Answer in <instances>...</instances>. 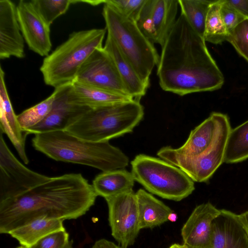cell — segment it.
Wrapping results in <instances>:
<instances>
[{
    "instance_id": "836d02e7",
    "label": "cell",
    "mask_w": 248,
    "mask_h": 248,
    "mask_svg": "<svg viewBox=\"0 0 248 248\" xmlns=\"http://www.w3.org/2000/svg\"><path fill=\"white\" fill-rule=\"evenodd\" d=\"M220 13L225 25L230 33L245 18L225 0H221Z\"/></svg>"
},
{
    "instance_id": "52a82bcc",
    "label": "cell",
    "mask_w": 248,
    "mask_h": 248,
    "mask_svg": "<svg viewBox=\"0 0 248 248\" xmlns=\"http://www.w3.org/2000/svg\"><path fill=\"white\" fill-rule=\"evenodd\" d=\"M131 165L135 181L163 199L180 201L195 190L194 182L186 173L161 158L139 154Z\"/></svg>"
},
{
    "instance_id": "4dcf8cb0",
    "label": "cell",
    "mask_w": 248,
    "mask_h": 248,
    "mask_svg": "<svg viewBox=\"0 0 248 248\" xmlns=\"http://www.w3.org/2000/svg\"><path fill=\"white\" fill-rule=\"evenodd\" d=\"M145 1V0H107L105 2L124 16L136 21Z\"/></svg>"
},
{
    "instance_id": "30bf717a",
    "label": "cell",
    "mask_w": 248,
    "mask_h": 248,
    "mask_svg": "<svg viewBox=\"0 0 248 248\" xmlns=\"http://www.w3.org/2000/svg\"><path fill=\"white\" fill-rule=\"evenodd\" d=\"M113 238L124 248L135 242L139 231V215L136 193L132 190L105 199Z\"/></svg>"
},
{
    "instance_id": "4316f807",
    "label": "cell",
    "mask_w": 248,
    "mask_h": 248,
    "mask_svg": "<svg viewBox=\"0 0 248 248\" xmlns=\"http://www.w3.org/2000/svg\"><path fill=\"white\" fill-rule=\"evenodd\" d=\"M183 14L192 28L203 38L206 16L215 0H178Z\"/></svg>"
},
{
    "instance_id": "44dd1931",
    "label": "cell",
    "mask_w": 248,
    "mask_h": 248,
    "mask_svg": "<svg viewBox=\"0 0 248 248\" xmlns=\"http://www.w3.org/2000/svg\"><path fill=\"white\" fill-rule=\"evenodd\" d=\"M139 215V227L153 228L168 221L173 211L161 201L143 189L136 193Z\"/></svg>"
},
{
    "instance_id": "6da1fadb",
    "label": "cell",
    "mask_w": 248,
    "mask_h": 248,
    "mask_svg": "<svg viewBox=\"0 0 248 248\" xmlns=\"http://www.w3.org/2000/svg\"><path fill=\"white\" fill-rule=\"evenodd\" d=\"M97 195L80 173L52 177L16 196L0 201V232L41 218H77L94 204Z\"/></svg>"
},
{
    "instance_id": "cb8c5ba5",
    "label": "cell",
    "mask_w": 248,
    "mask_h": 248,
    "mask_svg": "<svg viewBox=\"0 0 248 248\" xmlns=\"http://www.w3.org/2000/svg\"><path fill=\"white\" fill-rule=\"evenodd\" d=\"M63 220L41 218L11 231L9 234L22 246L29 248L53 232L65 230Z\"/></svg>"
},
{
    "instance_id": "f546056e",
    "label": "cell",
    "mask_w": 248,
    "mask_h": 248,
    "mask_svg": "<svg viewBox=\"0 0 248 248\" xmlns=\"http://www.w3.org/2000/svg\"><path fill=\"white\" fill-rule=\"evenodd\" d=\"M227 41L248 62V19H245L229 33Z\"/></svg>"
},
{
    "instance_id": "60d3db41",
    "label": "cell",
    "mask_w": 248,
    "mask_h": 248,
    "mask_svg": "<svg viewBox=\"0 0 248 248\" xmlns=\"http://www.w3.org/2000/svg\"><path fill=\"white\" fill-rule=\"evenodd\" d=\"M17 248H26L21 246L20 247H17ZM66 248H73L71 242H69V244L67 245V246L66 247Z\"/></svg>"
},
{
    "instance_id": "7a4b0ae2",
    "label": "cell",
    "mask_w": 248,
    "mask_h": 248,
    "mask_svg": "<svg viewBox=\"0 0 248 248\" xmlns=\"http://www.w3.org/2000/svg\"><path fill=\"white\" fill-rule=\"evenodd\" d=\"M157 69L162 89L180 96L221 88L224 76L204 39L182 14L161 47Z\"/></svg>"
},
{
    "instance_id": "d590c367",
    "label": "cell",
    "mask_w": 248,
    "mask_h": 248,
    "mask_svg": "<svg viewBox=\"0 0 248 248\" xmlns=\"http://www.w3.org/2000/svg\"><path fill=\"white\" fill-rule=\"evenodd\" d=\"M92 248H124L113 242L105 239H100L95 242Z\"/></svg>"
},
{
    "instance_id": "74e56055",
    "label": "cell",
    "mask_w": 248,
    "mask_h": 248,
    "mask_svg": "<svg viewBox=\"0 0 248 248\" xmlns=\"http://www.w3.org/2000/svg\"><path fill=\"white\" fill-rule=\"evenodd\" d=\"M105 1V0H78V2H85L93 6L104 4Z\"/></svg>"
},
{
    "instance_id": "9c48e42d",
    "label": "cell",
    "mask_w": 248,
    "mask_h": 248,
    "mask_svg": "<svg viewBox=\"0 0 248 248\" xmlns=\"http://www.w3.org/2000/svg\"><path fill=\"white\" fill-rule=\"evenodd\" d=\"M231 129L228 116L223 114L217 138L208 151L195 157H166L162 159L180 169L194 182H206L224 162L227 141Z\"/></svg>"
},
{
    "instance_id": "2e32d148",
    "label": "cell",
    "mask_w": 248,
    "mask_h": 248,
    "mask_svg": "<svg viewBox=\"0 0 248 248\" xmlns=\"http://www.w3.org/2000/svg\"><path fill=\"white\" fill-rule=\"evenodd\" d=\"M25 57L24 39L18 21L16 6L0 0V59Z\"/></svg>"
},
{
    "instance_id": "277c9868",
    "label": "cell",
    "mask_w": 248,
    "mask_h": 248,
    "mask_svg": "<svg viewBox=\"0 0 248 248\" xmlns=\"http://www.w3.org/2000/svg\"><path fill=\"white\" fill-rule=\"evenodd\" d=\"M107 30L74 31L43 60L40 70L47 85L57 88L72 83L80 68L98 48L102 47Z\"/></svg>"
},
{
    "instance_id": "8992f818",
    "label": "cell",
    "mask_w": 248,
    "mask_h": 248,
    "mask_svg": "<svg viewBox=\"0 0 248 248\" xmlns=\"http://www.w3.org/2000/svg\"><path fill=\"white\" fill-rule=\"evenodd\" d=\"M106 29L122 53L148 86L150 76L159 57L153 43L140 31L135 21L104 3L102 11Z\"/></svg>"
},
{
    "instance_id": "d6986e66",
    "label": "cell",
    "mask_w": 248,
    "mask_h": 248,
    "mask_svg": "<svg viewBox=\"0 0 248 248\" xmlns=\"http://www.w3.org/2000/svg\"><path fill=\"white\" fill-rule=\"evenodd\" d=\"M69 101L76 105L90 109L108 106L134 99L118 93L93 87L74 80L69 93Z\"/></svg>"
},
{
    "instance_id": "9a60e30c",
    "label": "cell",
    "mask_w": 248,
    "mask_h": 248,
    "mask_svg": "<svg viewBox=\"0 0 248 248\" xmlns=\"http://www.w3.org/2000/svg\"><path fill=\"white\" fill-rule=\"evenodd\" d=\"M210 202L197 206L181 229V235L188 248H212V223L220 214Z\"/></svg>"
},
{
    "instance_id": "ffe728a7",
    "label": "cell",
    "mask_w": 248,
    "mask_h": 248,
    "mask_svg": "<svg viewBox=\"0 0 248 248\" xmlns=\"http://www.w3.org/2000/svg\"><path fill=\"white\" fill-rule=\"evenodd\" d=\"M103 47L113 60L129 94L134 99L140 100L146 94L149 86L142 81L132 65L108 34Z\"/></svg>"
},
{
    "instance_id": "ac0fdd59",
    "label": "cell",
    "mask_w": 248,
    "mask_h": 248,
    "mask_svg": "<svg viewBox=\"0 0 248 248\" xmlns=\"http://www.w3.org/2000/svg\"><path fill=\"white\" fill-rule=\"evenodd\" d=\"M0 131L7 135L18 155L25 164L29 159L25 150L28 132L21 128L11 102L4 79V72L0 67Z\"/></svg>"
},
{
    "instance_id": "5b68a950",
    "label": "cell",
    "mask_w": 248,
    "mask_h": 248,
    "mask_svg": "<svg viewBox=\"0 0 248 248\" xmlns=\"http://www.w3.org/2000/svg\"><path fill=\"white\" fill-rule=\"evenodd\" d=\"M144 114L140 100L133 99L90 109L66 131L87 140L107 142L132 132Z\"/></svg>"
},
{
    "instance_id": "8fae6325",
    "label": "cell",
    "mask_w": 248,
    "mask_h": 248,
    "mask_svg": "<svg viewBox=\"0 0 248 248\" xmlns=\"http://www.w3.org/2000/svg\"><path fill=\"white\" fill-rule=\"evenodd\" d=\"M75 80L132 97L124 86L113 60L103 46L97 48L90 55Z\"/></svg>"
},
{
    "instance_id": "5bb4252c",
    "label": "cell",
    "mask_w": 248,
    "mask_h": 248,
    "mask_svg": "<svg viewBox=\"0 0 248 248\" xmlns=\"http://www.w3.org/2000/svg\"><path fill=\"white\" fill-rule=\"evenodd\" d=\"M21 31L29 49L47 56L51 49L50 26L43 19L31 1L20 0L16 5Z\"/></svg>"
},
{
    "instance_id": "8d00e7d4",
    "label": "cell",
    "mask_w": 248,
    "mask_h": 248,
    "mask_svg": "<svg viewBox=\"0 0 248 248\" xmlns=\"http://www.w3.org/2000/svg\"><path fill=\"white\" fill-rule=\"evenodd\" d=\"M239 218L248 233V210L239 215Z\"/></svg>"
},
{
    "instance_id": "d4e9b609",
    "label": "cell",
    "mask_w": 248,
    "mask_h": 248,
    "mask_svg": "<svg viewBox=\"0 0 248 248\" xmlns=\"http://www.w3.org/2000/svg\"><path fill=\"white\" fill-rule=\"evenodd\" d=\"M248 158V120L234 128L229 134L224 162L238 163Z\"/></svg>"
},
{
    "instance_id": "3957f363",
    "label": "cell",
    "mask_w": 248,
    "mask_h": 248,
    "mask_svg": "<svg viewBox=\"0 0 248 248\" xmlns=\"http://www.w3.org/2000/svg\"><path fill=\"white\" fill-rule=\"evenodd\" d=\"M32 144L37 151L58 161L90 166L103 171L125 169L128 157L107 142H93L66 130L34 135Z\"/></svg>"
},
{
    "instance_id": "4fadbf2b",
    "label": "cell",
    "mask_w": 248,
    "mask_h": 248,
    "mask_svg": "<svg viewBox=\"0 0 248 248\" xmlns=\"http://www.w3.org/2000/svg\"><path fill=\"white\" fill-rule=\"evenodd\" d=\"M71 83L55 88L53 92L55 97L50 111L41 122L26 131L29 134L66 130L90 109L69 101V93Z\"/></svg>"
},
{
    "instance_id": "e575fe53",
    "label": "cell",
    "mask_w": 248,
    "mask_h": 248,
    "mask_svg": "<svg viewBox=\"0 0 248 248\" xmlns=\"http://www.w3.org/2000/svg\"><path fill=\"white\" fill-rule=\"evenodd\" d=\"M245 18L248 19V0H225Z\"/></svg>"
},
{
    "instance_id": "83f0119b",
    "label": "cell",
    "mask_w": 248,
    "mask_h": 248,
    "mask_svg": "<svg viewBox=\"0 0 248 248\" xmlns=\"http://www.w3.org/2000/svg\"><path fill=\"white\" fill-rule=\"evenodd\" d=\"M55 94L53 93L47 98L17 115V120L24 131L41 122L48 114L52 107Z\"/></svg>"
},
{
    "instance_id": "7c38bea8",
    "label": "cell",
    "mask_w": 248,
    "mask_h": 248,
    "mask_svg": "<svg viewBox=\"0 0 248 248\" xmlns=\"http://www.w3.org/2000/svg\"><path fill=\"white\" fill-rule=\"evenodd\" d=\"M223 113L217 112L210 116L190 133L185 143L173 148L166 146L157 153L160 158L166 157H195L208 151L217 138Z\"/></svg>"
},
{
    "instance_id": "7402d4cb",
    "label": "cell",
    "mask_w": 248,
    "mask_h": 248,
    "mask_svg": "<svg viewBox=\"0 0 248 248\" xmlns=\"http://www.w3.org/2000/svg\"><path fill=\"white\" fill-rule=\"evenodd\" d=\"M135 181L132 172L123 169L102 172L92 185L97 196L106 199L132 190Z\"/></svg>"
},
{
    "instance_id": "e0dca14e",
    "label": "cell",
    "mask_w": 248,
    "mask_h": 248,
    "mask_svg": "<svg viewBox=\"0 0 248 248\" xmlns=\"http://www.w3.org/2000/svg\"><path fill=\"white\" fill-rule=\"evenodd\" d=\"M212 248H248V233L239 215L220 210L212 223Z\"/></svg>"
},
{
    "instance_id": "f1b7e54d",
    "label": "cell",
    "mask_w": 248,
    "mask_h": 248,
    "mask_svg": "<svg viewBox=\"0 0 248 248\" xmlns=\"http://www.w3.org/2000/svg\"><path fill=\"white\" fill-rule=\"evenodd\" d=\"M35 9L50 26L53 21L66 12L71 4L78 3L77 0H32Z\"/></svg>"
},
{
    "instance_id": "ab89813d",
    "label": "cell",
    "mask_w": 248,
    "mask_h": 248,
    "mask_svg": "<svg viewBox=\"0 0 248 248\" xmlns=\"http://www.w3.org/2000/svg\"><path fill=\"white\" fill-rule=\"evenodd\" d=\"M169 248H188L184 244L183 245H180L179 244H173L172 245H171Z\"/></svg>"
},
{
    "instance_id": "1f68e13d",
    "label": "cell",
    "mask_w": 248,
    "mask_h": 248,
    "mask_svg": "<svg viewBox=\"0 0 248 248\" xmlns=\"http://www.w3.org/2000/svg\"><path fill=\"white\" fill-rule=\"evenodd\" d=\"M70 242L68 233L62 230L44 237L27 248H66Z\"/></svg>"
},
{
    "instance_id": "f35d334b",
    "label": "cell",
    "mask_w": 248,
    "mask_h": 248,
    "mask_svg": "<svg viewBox=\"0 0 248 248\" xmlns=\"http://www.w3.org/2000/svg\"><path fill=\"white\" fill-rule=\"evenodd\" d=\"M177 219V215L172 212L170 214L168 217V220L171 222H175Z\"/></svg>"
},
{
    "instance_id": "d6a6232c",
    "label": "cell",
    "mask_w": 248,
    "mask_h": 248,
    "mask_svg": "<svg viewBox=\"0 0 248 248\" xmlns=\"http://www.w3.org/2000/svg\"><path fill=\"white\" fill-rule=\"evenodd\" d=\"M135 22L142 33L151 42L155 43V31L148 0H145L140 15Z\"/></svg>"
},
{
    "instance_id": "603a6c76",
    "label": "cell",
    "mask_w": 248,
    "mask_h": 248,
    "mask_svg": "<svg viewBox=\"0 0 248 248\" xmlns=\"http://www.w3.org/2000/svg\"><path fill=\"white\" fill-rule=\"evenodd\" d=\"M155 31V43L162 47L176 21V0H148Z\"/></svg>"
},
{
    "instance_id": "484cf974",
    "label": "cell",
    "mask_w": 248,
    "mask_h": 248,
    "mask_svg": "<svg viewBox=\"0 0 248 248\" xmlns=\"http://www.w3.org/2000/svg\"><path fill=\"white\" fill-rule=\"evenodd\" d=\"M221 0H215L209 7L205 20L203 39L214 44L227 41L229 36L221 15Z\"/></svg>"
},
{
    "instance_id": "ba28073f",
    "label": "cell",
    "mask_w": 248,
    "mask_h": 248,
    "mask_svg": "<svg viewBox=\"0 0 248 248\" xmlns=\"http://www.w3.org/2000/svg\"><path fill=\"white\" fill-rule=\"evenodd\" d=\"M0 131V201L23 193L51 177L23 165L11 152Z\"/></svg>"
}]
</instances>
